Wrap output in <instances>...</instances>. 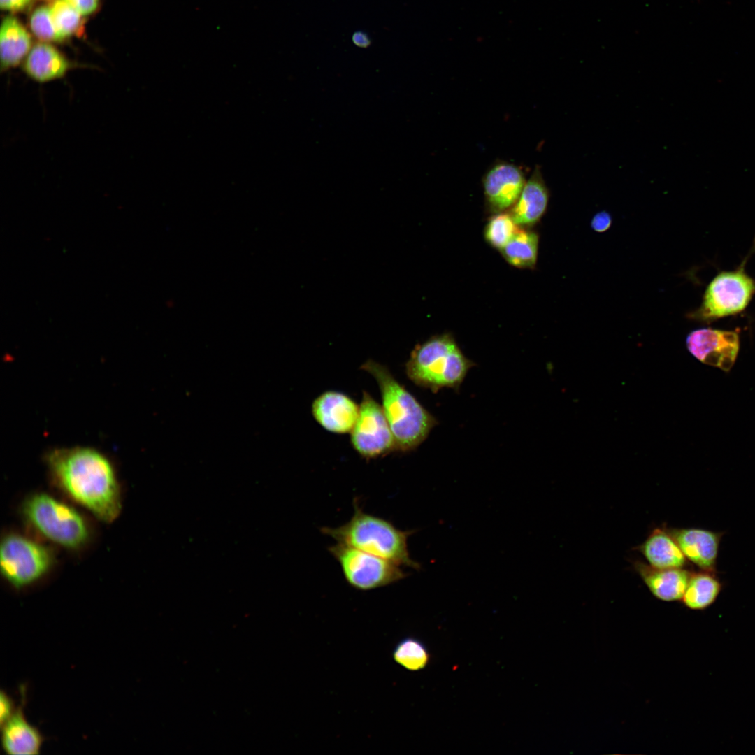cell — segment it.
<instances>
[{
  "label": "cell",
  "mask_w": 755,
  "mask_h": 755,
  "mask_svg": "<svg viewBox=\"0 0 755 755\" xmlns=\"http://www.w3.org/2000/svg\"><path fill=\"white\" fill-rule=\"evenodd\" d=\"M755 293V281L741 268L722 272L708 285L700 307L693 317L711 321L744 310Z\"/></svg>",
  "instance_id": "8"
},
{
  "label": "cell",
  "mask_w": 755,
  "mask_h": 755,
  "mask_svg": "<svg viewBox=\"0 0 755 755\" xmlns=\"http://www.w3.org/2000/svg\"><path fill=\"white\" fill-rule=\"evenodd\" d=\"M311 411L315 420L326 431L345 434L352 430L359 405L342 392L326 391L313 401Z\"/></svg>",
  "instance_id": "12"
},
{
  "label": "cell",
  "mask_w": 755,
  "mask_h": 755,
  "mask_svg": "<svg viewBox=\"0 0 755 755\" xmlns=\"http://www.w3.org/2000/svg\"><path fill=\"white\" fill-rule=\"evenodd\" d=\"M689 352L702 363L728 371L739 351L735 331L703 328L693 331L686 338Z\"/></svg>",
  "instance_id": "10"
},
{
  "label": "cell",
  "mask_w": 755,
  "mask_h": 755,
  "mask_svg": "<svg viewBox=\"0 0 755 755\" xmlns=\"http://www.w3.org/2000/svg\"><path fill=\"white\" fill-rule=\"evenodd\" d=\"M353 449L370 460L396 452L394 435L382 407L368 392L363 391L357 422L350 432Z\"/></svg>",
  "instance_id": "9"
},
{
  "label": "cell",
  "mask_w": 755,
  "mask_h": 755,
  "mask_svg": "<svg viewBox=\"0 0 755 755\" xmlns=\"http://www.w3.org/2000/svg\"><path fill=\"white\" fill-rule=\"evenodd\" d=\"M361 369L376 380L382 407L395 440L396 451L407 452L421 445L437 424L436 419L401 384L389 368L368 359Z\"/></svg>",
  "instance_id": "2"
},
{
  "label": "cell",
  "mask_w": 755,
  "mask_h": 755,
  "mask_svg": "<svg viewBox=\"0 0 755 755\" xmlns=\"http://www.w3.org/2000/svg\"><path fill=\"white\" fill-rule=\"evenodd\" d=\"M31 36L22 23L13 15L6 16L0 30L1 71L15 68L24 62L31 49Z\"/></svg>",
  "instance_id": "18"
},
{
  "label": "cell",
  "mask_w": 755,
  "mask_h": 755,
  "mask_svg": "<svg viewBox=\"0 0 755 755\" xmlns=\"http://www.w3.org/2000/svg\"><path fill=\"white\" fill-rule=\"evenodd\" d=\"M21 700L12 717L1 725V742L4 752L9 755H38L41 753L45 737L38 728L26 718V687L20 688Z\"/></svg>",
  "instance_id": "13"
},
{
  "label": "cell",
  "mask_w": 755,
  "mask_h": 755,
  "mask_svg": "<svg viewBox=\"0 0 755 755\" xmlns=\"http://www.w3.org/2000/svg\"><path fill=\"white\" fill-rule=\"evenodd\" d=\"M352 38L353 43L359 48H367L371 43V38L368 34L361 31L354 32Z\"/></svg>",
  "instance_id": "30"
},
{
  "label": "cell",
  "mask_w": 755,
  "mask_h": 755,
  "mask_svg": "<svg viewBox=\"0 0 755 755\" xmlns=\"http://www.w3.org/2000/svg\"><path fill=\"white\" fill-rule=\"evenodd\" d=\"M538 248V234L519 229L501 252L510 264L519 268H531L536 264Z\"/></svg>",
  "instance_id": "21"
},
{
  "label": "cell",
  "mask_w": 755,
  "mask_h": 755,
  "mask_svg": "<svg viewBox=\"0 0 755 755\" xmlns=\"http://www.w3.org/2000/svg\"><path fill=\"white\" fill-rule=\"evenodd\" d=\"M52 561L48 549L24 536L10 535L1 542V571L6 580L17 589L39 579L50 568Z\"/></svg>",
  "instance_id": "7"
},
{
  "label": "cell",
  "mask_w": 755,
  "mask_h": 755,
  "mask_svg": "<svg viewBox=\"0 0 755 755\" xmlns=\"http://www.w3.org/2000/svg\"><path fill=\"white\" fill-rule=\"evenodd\" d=\"M17 706L13 698L3 690L0 693V725L7 721L14 714Z\"/></svg>",
  "instance_id": "26"
},
{
  "label": "cell",
  "mask_w": 755,
  "mask_h": 755,
  "mask_svg": "<svg viewBox=\"0 0 755 755\" xmlns=\"http://www.w3.org/2000/svg\"><path fill=\"white\" fill-rule=\"evenodd\" d=\"M526 181L522 168L514 163L498 161L482 177V187L487 208L501 213L517 201Z\"/></svg>",
  "instance_id": "11"
},
{
  "label": "cell",
  "mask_w": 755,
  "mask_h": 755,
  "mask_svg": "<svg viewBox=\"0 0 755 755\" xmlns=\"http://www.w3.org/2000/svg\"><path fill=\"white\" fill-rule=\"evenodd\" d=\"M668 530L686 559L701 570L715 572L721 532L699 528Z\"/></svg>",
  "instance_id": "14"
},
{
  "label": "cell",
  "mask_w": 755,
  "mask_h": 755,
  "mask_svg": "<svg viewBox=\"0 0 755 755\" xmlns=\"http://www.w3.org/2000/svg\"><path fill=\"white\" fill-rule=\"evenodd\" d=\"M49 7L61 41L80 33L83 28L82 15L74 8L64 0H55Z\"/></svg>",
  "instance_id": "23"
},
{
  "label": "cell",
  "mask_w": 755,
  "mask_h": 755,
  "mask_svg": "<svg viewBox=\"0 0 755 755\" xmlns=\"http://www.w3.org/2000/svg\"><path fill=\"white\" fill-rule=\"evenodd\" d=\"M392 658L405 669L419 671L429 664L431 654L428 647L421 640L413 636H407L396 644L392 651Z\"/></svg>",
  "instance_id": "22"
},
{
  "label": "cell",
  "mask_w": 755,
  "mask_h": 755,
  "mask_svg": "<svg viewBox=\"0 0 755 755\" xmlns=\"http://www.w3.org/2000/svg\"><path fill=\"white\" fill-rule=\"evenodd\" d=\"M474 366L453 336L445 333L416 345L406 362L405 372L416 385L436 393L444 387L458 389Z\"/></svg>",
  "instance_id": "4"
},
{
  "label": "cell",
  "mask_w": 755,
  "mask_h": 755,
  "mask_svg": "<svg viewBox=\"0 0 755 755\" xmlns=\"http://www.w3.org/2000/svg\"><path fill=\"white\" fill-rule=\"evenodd\" d=\"M321 532L337 543L352 547L390 561L398 566L419 569L410 556L408 539L411 531H403L391 522L364 512L354 503V513L338 527L324 526Z\"/></svg>",
  "instance_id": "3"
},
{
  "label": "cell",
  "mask_w": 755,
  "mask_h": 755,
  "mask_svg": "<svg viewBox=\"0 0 755 755\" xmlns=\"http://www.w3.org/2000/svg\"><path fill=\"white\" fill-rule=\"evenodd\" d=\"M22 509L27 519L55 543L76 548L88 538V529L81 515L71 506L48 494L30 496Z\"/></svg>",
  "instance_id": "5"
},
{
  "label": "cell",
  "mask_w": 755,
  "mask_h": 755,
  "mask_svg": "<svg viewBox=\"0 0 755 755\" xmlns=\"http://www.w3.org/2000/svg\"><path fill=\"white\" fill-rule=\"evenodd\" d=\"M518 230L510 213H498L488 222L484 237L492 247L501 250Z\"/></svg>",
  "instance_id": "24"
},
{
  "label": "cell",
  "mask_w": 755,
  "mask_h": 755,
  "mask_svg": "<svg viewBox=\"0 0 755 755\" xmlns=\"http://www.w3.org/2000/svg\"><path fill=\"white\" fill-rule=\"evenodd\" d=\"M55 480L96 517L111 522L121 510L120 489L110 462L88 447L57 449L47 456Z\"/></svg>",
  "instance_id": "1"
},
{
  "label": "cell",
  "mask_w": 755,
  "mask_h": 755,
  "mask_svg": "<svg viewBox=\"0 0 755 755\" xmlns=\"http://www.w3.org/2000/svg\"><path fill=\"white\" fill-rule=\"evenodd\" d=\"M549 199V191L541 168L535 166L510 213L517 225L533 224L545 213Z\"/></svg>",
  "instance_id": "17"
},
{
  "label": "cell",
  "mask_w": 755,
  "mask_h": 755,
  "mask_svg": "<svg viewBox=\"0 0 755 755\" xmlns=\"http://www.w3.org/2000/svg\"><path fill=\"white\" fill-rule=\"evenodd\" d=\"M721 588L714 573L705 570L691 573L682 601L690 610H703L714 603Z\"/></svg>",
  "instance_id": "20"
},
{
  "label": "cell",
  "mask_w": 755,
  "mask_h": 755,
  "mask_svg": "<svg viewBox=\"0 0 755 755\" xmlns=\"http://www.w3.org/2000/svg\"><path fill=\"white\" fill-rule=\"evenodd\" d=\"M32 3L33 0H0L1 8L12 13L26 11Z\"/></svg>",
  "instance_id": "28"
},
{
  "label": "cell",
  "mask_w": 755,
  "mask_h": 755,
  "mask_svg": "<svg viewBox=\"0 0 755 755\" xmlns=\"http://www.w3.org/2000/svg\"><path fill=\"white\" fill-rule=\"evenodd\" d=\"M612 223L610 215L605 211L596 213L591 220L592 229L597 232H603L607 230Z\"/></svg>",
  "instance_id": "29"
},
{
  "label": "cell",
  "mask_w": 755,
  "mask_h": 755,
  "mask_svg": "<svg viewBox=\"0 0 755 755\" xmlns=\"http://www.w3.org/2000/svg\"><path fill=\"white\" fill-rule=\"evenodd\" d=\"M345 581L360 591H371L397 582L406 576L400 566L362 550L337 543L329 547Z\"/></svg>",
  "instance_id": "6"
},
{
  "label": "cell",
  "mask_w": 755,
  "mask_h": 755,
  "mask_svg": "<svg viewBox=\"0 0 755 755\" xmlns=\"http://www.w3.org/2000/svg\"><path fill=\"white\" fill-rule=\"evenodd\" d=\"M634 567L652 594L668 602L682 600L692 573L683 568H657L640 561Z\"/></svg>",
  "instance_id": "16"
},
{
  "label": "cell",
  "mask_w": 755,
  "mask_h": 755,
  "mask_svg": "<svg viewBox=\"0 0 755 755\" xmlns=\"http://www.w3.org/2000/svg\"><path fill=\"white\" fill-rule=\"evenodd\" d=\"M22 63L27 78L41 85L62 79L75 66L54 45L43 41L31 48Z\"/></svg>",
  "instance_id": "15"
},
{
  "label": "cell",
  "mask_w": 755,
  "mask_h": 755,
  "mask_svg": "<svg viewBox=\"0 0 755 755\" xmlns=\"http://www.w3.org/2000/svg\"><path fill=\"white\" fill-rule=\"evenodd\" d=\"M638 548L648 564L654 568H683L686 563L678 545L666 528H654Z\"/></svg>",
  "instance_id": "19"
},
{
  "label": "cell",
  "mask_w": 755,
  "mask_h": 755,
  "mask_svg": "<svg viewBox=\"0 0 755 755\" xmlns=\"http://www.w3.org/2000/svg\"><path fill=\"white\" fill-rule=\"evenodd\" d=\"M82 15L94 13L99 6L100 0H64Z\"/></svg>",
  "instance_id": "27"
},
{
  "label": "cell",
  "mask_w": 755,
  "mask_h": 755,
  "mask_svg": "<svg viewBox=\"0 0 755 755\" xmlns=\"http://www.w3.org/2000/svg\"><path fill=\"white\" fill-rule=\"evenodd\" d=\"M29 27L34 35L43 42L61 41L53 24L50 7L41 6L31 13Z\"/></svg>",
  "instance_id": "25"
}]
</instances>
